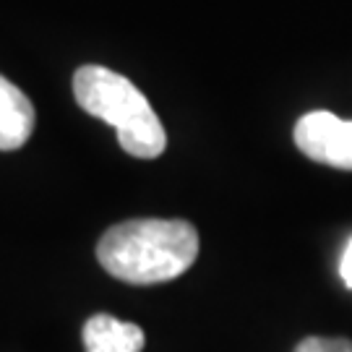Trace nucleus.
I'll return each mask as SVG.
<instances>
[{
	"label": "nucleus",
	"mask_w": 352,
	"mask_h": 352,
	"mask_svg": "<svg viewBox=\"0 0 352 352\" xmlns=\"http://www.w3.org/2000/svg\"><path fill=\"white\" fill-rule=\"evenodd\" d=\"M74 97L81 110L118 131V144L131 157L154 160L167 149L162 120L126 76L102 65H81L74 76Z\"/></svg>",
	"instance_id": "2"
},
{
	"label": "nucleus",
	"mask_w": 352,
	"mask_h": 352,
	"mask_svg": "<svg viewBox=\"0 0 352 352\" xmlns=\"http://www.w3.org/2000/svg\"><path fill=\"white\" fill-rule=\"evenodd\" d=\"M199 256V232L186 219H131L97 243L107 274L128 285H160L186 274Z\"/></svg>",
	"instance_id": "1"
},
{
	"label": "nucleus",
	"mask_w": 352,
	"mask_h": 352,
	"mask_svg": "<svg viewBox=\"0 0 352 352\" xmlns=\"http://www.w3.org/2000/svg\"><path fill=\"white\" fill-rule=\"evenodd\" d=\"M340 274H342V282L352 289V240L347 243V248L342 253V261H340Z\"/></svg>",
	"instance_id": "7"
},
{
	"label": "nucleus",
	"mask_w": 352,
	"mask_h": 352,
	"mask_svg": "<svg viewBox=\"0 0 352 352\" xmlns=\"http://www.w3.org/2000/svg\"><path fill=\"white\" fill-rule=\"evenodd\" d=\"M295 352H352V342L344 337H305Z\"/></svg>",
	"instance_id": "6"
},
{
	"label": "nucleus",
	"mask_w": 352,
	"mask_h": 352,
	"mask_svg": "<svg viewBox=\"0 0 352 352\" xmlns=\"http://www.w3.org/2000/svg\"><path fill=\"white\" fill-rule=\"evenodd\" d=\"M295 144L314 162L352 170V120H342L327 110H314L298 120Z\"/></svg>",
	"instance_id": "3"
},
{
	"label": "nucleus",
	"mask_w": 352,
	"mask_h": 352,
	"mask_svg": "<svg viewBox=\"0 0 352 352\" xmlns=\"http://www.w3.org/2000/svg\"><path fill=\"white\" fill-rule=\"evenodd\" d=\"M34 131V104L21 89L0 76V151L24 146Z\"/></svg>",
	"instance_id": "4"
},
{
	"label": "nucleus",
	"mask_w": 352,
	"mask_h": 352,
	"mask_svg": "<svg viewBox=\"0 0 352 352\" xmlns=\"http://www.w3.org/2000/svg\"><path fill=\"white\" fill-rule=\"evenodd\" d=\"M144 331L131 321H120L110 314L91 316L84 327V347L87 352H141Z\"/></svg>",
	"instance_id": "5"
}]
</instances>
